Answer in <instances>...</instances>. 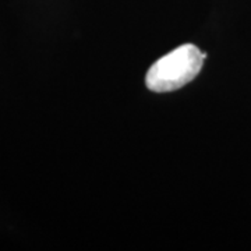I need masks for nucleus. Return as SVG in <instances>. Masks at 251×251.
Returning a JSON list of instances; mask_svg holds the SVG:
<instances>
[{
	"instance_id": "1",
	"label": "nucleus",
	"mask_w": 251,
	"mask_h": 251,
	"mask_svg": "<svg viewBox=\"0 0 251 251\" xmlns=\"http://www.w3.org/2000/svg\"><path fill=\"white\" fill-rule=\"evenodd\" d=\"M205 57L206 53L193 44L179 46L150 67L145 74V85L158 94L180 90L200 74Z\"/></svg>"
}]
</instances>
